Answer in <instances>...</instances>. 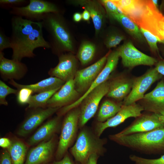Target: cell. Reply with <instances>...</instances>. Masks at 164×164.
<instances>
[{"mask_svg":"<svg viewBox=\"0 0 164 164\" xmlns=\"http://www.w3.org/2000/svg\"><path fill=\"white\" fill-rule=\"evenodd\" d=\"M12 33L10 38L12 50V59L21 61L25 57L33 58L38 48L50 49L44 39L41 22H36L14 15L11 20Z\"/></svg>","mask_w":164,"mask_h":164,"instance_id":"cell-1","label":"cell"},{"mask_svg":"<svg viewBox=\"0 0 164 164\" xmlns=\"http://www.w3.org/2000/svg\"><path fill=\"white\" fill-rule=\"evenodd\" d=\"M109 138L120 145L146 154L164 152V127L121 136L111 135Z\"/></svg>","mask_w":164,"mask_h":164,"instance_id":"cell-2","label":"cell"},{"mask_svg":"<svg viewBox=\"0 0 164 164\" xmlns=\"http://www.w3.org/2000/svg\"><path fill=\"white\" fill-rule=\"evenodd\" d=\"M48 33L49 42L52 52L59 55L64 52L72 53L74 50L72 36L67 23L60 13L45 15L40 21Z\"/></svg>","mask_w":164,"mask_h":164,"instance_id":"cell-3","label":"cell"},{"mask_svg":"<svg viewBox=\"0 0 164 164\" xmlns=\"http://www.w3.org/2000/svg\"><path fill=\"white\" fill-rule=\"evenodd\" d=\"M107 142L106 138H100L91 129L84 127L81 128L70 152L77 162L86 164L92 154H96L100 156L104 155L106 152L104 146Z\"/></svg>","mask_w":164,"mask_h":164,"instance_id":"cell-4","label":"cell"},{"mask_svg":"<svg viewBox=\"0 0 164 164\" xmlns=\"http://www.w3.org/2000/svg\"><path fill=\"white\" fill-rule=\"evenodd\" d=\"M131 19L140 28L149 31L164 44V15L152 0H141Z\"/></svg>","mask_w":164,"mask_h":164,"instance_id":"cell-5","label":"cell"},{"mask_svg":"<svg viewBox=\"0 0 164 164\" xmlns=\"http://www.w3.org/2000/svg\"><path fill=\"white\" fill-rule=\"evenodd\" d=\"M80 114V108L78 107L65 114L56 153V158L57 160L63 158L76 137L79 128Z\"/></svg>","mask_w":164,"mask_h":164,"instance_id":"cell-6","label":"cell"},{"mask_svg":"<svg viewBox=\"0 0 164 164\" xmlns=\"http://www.w3.org/2000/svg\"><path fill=\"white\" fill-rule=\"evenodd\" d=\"M61 13L58 6L55 3L44 0H30L25 6L15 7L10 11L11 14L36 22H40L46 14Z\"/></svg>","mask_w":164,"mask_h":164,"instance_id":"cell-7","label":"cell"},{"mask_svg":"<svg viewBox=\"0 0 164 164\" xmlns=\"http://www.w3.org/2000/svg\"><path fill=\"white\" fill-rule=\"evenodd\" d=\"M119 57L117 50L109 53L104 67L87 90L74 102L60 108L57 112V116L61 117L72 109L78 107L91 92L101 84L108 80L110 74L116 67Z\"/></svg>","mask_w":164,"mask_h":164,"instance_id":"cell-8","label":"cell"},{"mask_svg":"<svg viewBox=\"0 0 164 164\" xmlns=\"http://www.w3.org/2000/svg\"><path fill=\"white\" fill-rule=\"evenodd\" d=\"M109 84V81L107 80L101 84L91 92L83 101L80 104L79 128L84 127L94 115L101 100L108 92Z\"/></svg>","mask_w":164,"mask_h":164,"instance_id":"cell-9","label":"cell"},{"mask_svg":"<svg viewBox=\"0 0 164 164\" xmlns=\"http://www.w3.org/2000/svg\"><path fill=\"white\" fill-rule=\"evenodd\" d=\"M162 76L154 67L149 69L142 75L134 78L131 91L123 101V105L132 104L142 99L152 84Z\"/></svg>","mask_w":164,"mask_h":164,"instance_id":"cell-10","label":"cell"},{"mask_svg":"<svg viewBox=\"0 0 164 164\" xmlns=\"http://www.w3.org/2000/svg\"><path fill=\"white\" fill-rule=\"evenodd\" d=\"M117 50L122 65L127 68L131 69L141 65L152 66L157 62L155 58L138 50L130 41L124 43Z\"/></svg>","mask_w":164,"mask_h":164,"instance_id":"cell-11","label":"cell"},{"mask_svg":"<svg viewBox=\"0 0 164 164\" xmlns=\"http://www.w3.org/2000/svg\"><path fill=\"white\" fill-rule=\"evenodd\" d=\"M108 53L91 65L77 70L74 79L76 89L84 94L89 89L104 67Z\"/></svg>","mask_w":164,"mask_h":164,"instance_id":"cell-12","label":"cell"},{"mask_svg":"<svg viewBox=\"0 0 164 164\" xmlns=\"http://www.w3.org/2000/svg\"><path fill=\"white\" fill-rule=\"evenodd\" d=\"M143 111V108L139 104L135 103L127 105H123L120 110L114 116L104 122H97L93 131L100 137L105 129L116 127L129 118H136L141 115Z\"/></svg>","mask_w":164,"mask_h":164,"instance_id":"cell-13","label":"cell"},{"mask_svg":"<svg viewBox=\"0 0 164 164\" xmlns=\"http://www.w3.org/2000/svg\"><path fill=\"white\" fill-rule=\"evenodd\" d=\"M159 114H142L130 125L119 132L114 134L117 136L134 133L147 132L164 127V124L159 120Z\"/></svg>","mask_w":164,"mask_h":164,"instance_id":"cell-14","label":"cell"},{"mask_svg":"<svg viewBox=\"0 0 164 164\" xmlns=\"http://www.w3.org/2000/svg\"><path fill=\"white\" fill-rule=\"evenodd\" d=\"M60 108L48 107L32 109L33 110L27 116L19 127L17 134L21 137L26 136L46 119L57 112Z\"/></svg>","mask_w":164,"mask_h":164,"instance_id":"cell-15","label":"cell"},{"mask_svg":"<svg viewBox=\"0 0 164 164\" xmlns=\"http://www.w3.org/2000/svg\"><path fill=\"white\" fill-rule=\"evenodd\" d=\"M77 70V60L71 53L59 55V62L48 72L50 77L58 78L66 82L74 79Z\"/></svg>","mask_w":164,"mask_h":164,"instance_id":"cell-16","label":"cell"},{"mask_svg":"<svg viewBox=\"0 0 164 164\" xmlns=\"http://www.w3.org/2000/svg\"><path fill=\"white\" fill-rule=\"evenodd\" d=\"M75 88L74 79L67 82L48 101L46 108H59L70 105L80 97Z\"/></svg>","mask_w":164,"mask_h":164,"instance_id":"cell-17","label":"cell"},{"mask_svg":"<svg viewBox=\"0 0 164 164\" xmlns=\"http://www.w3.org/2000/svg\"><path fill=\"white\" fill-rule=\"evenodd\" d=\"M139 104L144 110L159 115L164 114V80H161L150 92L145 94Z\"/></svg>","mask_w":164,"mask_h":164,"instance_id":"cell-18","label":"cell"},{"mask_svg":"<svg viewBox=\"0 0 164 164\" xmlns=\"http://www.w3.org/2000/svg\"><path fill=\"white\" fill-rule=\"evenodd\" d=\"M28 71L25 64L21 61L6 58L4 52H0V74L4 80H20Z\"/></svg>","mask_w":164,"mask_h":164,"instance_id":"cell-19","label":"cell"},{"mask_svg":"<svg viewBox=\"0 0 164 164\" xmlns=\"http://www.w3.org/2000/svg\"><path fill=\"white\" fill-rule=\"evenodd\" d=\"M56 145L54 136L41 142L28 152L24 164H44L52 158Z\"/></svg>","mask_w":164,"mask_h":164,"instance_id":"cell-20","label":"cell"},{"mask_svg":"<svg viewBox=\"0 0 164 164\" xmlns=\"http://www.w3.org/2000/svg\"><path fill=\"white\" fill-rule=\"evenodd\" d=\"M70 4L81 6L90 13L94 25L96 35L101 30L106 17L105 10L99 2L94 0H77L67 1Z\"/></svg>","mask_w":164,"mask_h":164,"instance_id":"cell-21","label":"cell"},{"mask_svg":"<svg viewBox=\"0 0 164 164\" xmlns=\"http://www.w3.org/2000/svg\"><path fill=\"white\" fill-rule=\"evenodd\" d=\"M133 80V79L124 75L114 77L109 81V90L106 96L116 101L123 102L131 91Z\"/></svg>","mask_w":164,"mask_h":164,"instance_id":"cell-22","label":"cell"},{"mask_svg":"<svg viewBox=\"0 0 164 164\" xmlns=\"http://www.w3.org/2000/svg\"><path fill=\"white\" fill-rule=\"evenodd\" d=\"M60 117L57 116L43 124L29 138L27 144L34 145L54 136L60 127Z\"/></svg>","mask_w":164,"mask_h":164,"instance_id":"cell-23","label":"cell"},{"mask_svg":"<svg viewBox=\"0 0 164 164\" xmlns=\"http://www.w3.org/2000/svg\"><path fill=\"white\" fill-rule=\"evenodd\" d=\"M65 82L58 78L50 77L34 84H22L17 83L13 80H9L8 83L18 90L22 88H26L31 90L33 93L38 94L60 88Z\"/></svg>","mask_w":164,"mask_h":164,"instance_id":"cell-24","label":"cell"},{"mask_svg":"<svg viewBox=\"0 0 164 164\" xmlns=\"http://www.w3.org/2000/svg\"><path fill=\"white\" fill-rule=\"evenodd\" d=\"M108 15L117 21L133 39L140 43H146L140 28L130 18L123 13H112Z\"/></svg>","mask_w":164,"mask_h":164,"instance_id":"cell-25","label":"cell"},{"mask_svg":"<svg viewBox=\"0 0 164 164\" xmlns=\"http://www.w3.org/2000/svg\"><path fill=\"white\" fill-rule=\"evenodd\" d=\"M122 105V102L105 100L98 111L97 117V122H104L114 116L120 110Z\"/></svg>","mask_w":164,"mask_h":164,"instance_id":"cell-26","label":"cell"},{"mask_svg":"<svg viewBox=\"0 0 164 164\" xmlns=\"http://www.w3.org/2000/svg\"><path fill=\"white\" fill-rule=\"evenodd\" d=\"M12 159V164H24L27 151V147L22 141L12 142L7 149Z\"/></svg>","mask_w":164,"mask_h":164,"instance_id":"cell-27","label":"cell"},{"mask_svg":"<svg viewBox=\"0 0 164 164\" xmlns=\"http://www.w3.org/2000/svg\"><path fill=\"white\" fill-rule=\"evenodd\" d=\"M60 88L46 91L32 95L28 103L27 109L46 108L48 101Z\"/></svg>","mask_w":164,"mask_h":164,"instance_id":"cell-28","label":"cell"},{"mask_svg":"<svg viewBox=\"0 0 164 164\" xmlns=\"http://www.w3.org/2000/svg\"><path fill=\"white\" fill-rule=\"evenodd\" d=\"M96 51V47L93 43L84 41L81 44L77 53V57L81 63L85 65L93 59Z\"/></svg>","mask_w":164,"mask_h":164,"instance_id":"cell-29","label":"cell"},{"mask_svg":"<svg viewBox=\"0 0 164 164\" xmlns=\"http://www.w3.org/2000/svg\"><path fill=\"white\" fill-rule=\"evenodd\" d=\"M140 31L150 47L151 51L159 54L157 43H161L160 40L149 31L140 28Z\"/></svg>","mask_w":164,"mask_h":164,"instance_id":"cell-30","label":"cell"},{"mask_svg":"<svg viewBox=\"0 0 164 164\" xmlns=\"http://www.w3.org/2000/svg\"><path fill=\"white\" fill-rule=\"evenodd\" d=\"M125 39L123 35L116 32L109 33L106 38L104 43L108 49L116 47Z\"/></svg>","mask_w":164,"mask_h":164,"instance_id":"cell-31","label":"cell"},{"mask_svg":"<svg viewBox=\"0 0 164 164\" xmlns=\"http://www.w3.org/2000/svg\"><path fill=\"white\" fill-rule=\"evenodd\" d=\"M18 91L17 89H13L8 86L4 82L0 80V104L5 106L8 105L6 100L7 96L10 94L15 95Z\"/></svg>","mask_w":164,"mask_h":164,"instance_id":"cell-32","label":"cell"},{"mask_svg":"<svg viewBox=\"0 0 164 164\" xmlns=\"http://www.w3.org/2000/svg\"><path fill=\"white\" fill-rule=\"evenodd\" d=\"M129 158L135 164H164V153L155 159H146L134 155H130Z\"/></svg>","mask_w":164,"mask_h":164,"instance_id":"cell-33","label":"cell"},{"mask_svg":"<svg viewBox=\"0 0 164 164\" xmlns=\"http://www.w3.org/2000/svg\"><path fill=\"white\" fill-rule=\"evenodd\" d=\"M33 93L31 90L26 88H22L18 90L16 95L17 102L22 105L28 104L30 98Z\"/></svg>","mask_w":164,"mask_h":164,"instance_id":"cell-34","label":"cell"},{"mask_svg":"<svg viewBox=\"0 0 164 164\" xmlns=\"http://www.w3.org/2000/svg\"><path fill=\"white\" fill-rule=\"evenodd\" d=\"M29 1L26 0H0V7L4 9L12 8L25 6Z\"/></svg>","mask_w":164,"mask_h":164,"instance_id":"cell-35","label":"cell"},{"mask_svg":"<svg viewBox=\"0 0 164 164\" xmlns=\"http://www.w3.org/2000/svg\"><path fill=\"white\" fill-rule=\"evenodd\" d=\"M99 2L104 7L108 15L112 13H123L111 0H102Z\"/></svg>","mask_w":164,"mask_h":164,"instance_id":"cell-36","label":"cell"},{"mask_svg":"<svg viewBox=\"0 0 164 164\" xmlns=\"http://www.w3.org/2000/svg\"><path fill=\"white\" fill-rule=\"evenodd\" d=\"M11 45L9 37L7 36L2 30H0V52L5 49L11 48Z\"/></svg>","mask_w":164,"mask_h":164,"instance_id":"cell-37","label":"cell"},{"mask_svg":"<svg viewBox=\"0 0 164 164\" xmlns=\"http://www.w3.org/2000/svg\"><path fill=\"white\" fill-rule=\"evenodd\" d=\"M0 164H12L11 156L8 150H3L1 153Z\"/></svg>","mask_w":164,"mask_h":164,"instance_id":"cell-38","label":"cell"},{"mask_svg":"<svg viewBox=\"0 0 164 164\" xmlns=\"http://www.w3.org/2000/svg\"><path fill=\"white\" fill-rule=\"evenodd\" d=\"M52 164H76L67 153L62 159L54 161Z\"/></svg>","mask_w":164,"mask_h":164,"instance_id":"cell-39","label":"cell"},{"mask_svg":"<svg viewBox=\"0 0 164 164\" xmlns=\"http://www.w3.org/2000/svg\"><path fill=\"white\" fill-rule=\"evenodd\" d=\"M12 142L8 138H0V146L3 148L8 149L11 145Z\"/></svg>","mask_w":164,"mask_h":164,"instance_id":"cell-40","label":"cell"},{"mask_svg":"<svg viewBox=\"0 0 164 164\" xmlns=\"http://www.w3.org/2000/svg\"><path fill=\"white\" fill-rule=\"evenodd\" d=\"M157 72L162 76H164V60L157 62L155 67Z\"/></svg>","mask_w":164,"mask_h":164,"instance_id":"cell-41","label":"cell"},{"mask_svg":"<svg viewBox=\"0 0 164 164\" xmlns=\"http://www.w3.org/2000/svg\"><path fill=\"white\" fill-rule=\"evenodd\" d=\"M99 157L96 154H92L89 157L86 164H97Z\"/></svg>","mask_w":164,"mask_h":164,"instance_id":"cell-42","label":"cell"},{"mask_svg":"<svg viewBox=\"0 0 164 164\" xmlns=\"http://www.w3.org/2000/svg\"><path fill=\"white\" fill-rule=\"evenodd\" d=\"M82 19L86 21H89L91 17L89 12L86 9H84L82 13Z\"/></svg>","mask_w":164,"mask_h":164,"instance_id":"cell-43","label":"cell"},{"mask_svg":"<svg viewBox=\"0 0 164 164\" xmlns=\"http://www.w3.org/2000/svg\"><path fill=\"white\" fill-rule=\"evenodd\" d=\"M73 18L74 22H80L82 19V14L78 12H75L73 14Z\"/></svg>","mask_w":164,"mask_h":164,"instance_id":"cell-44","label":"cell"},{"mask_svg":"<svg viewBox=\"0 0 164 164\" xmlns=\"http://www.w3.org/2000/svg\"><path fill=\"white\" fill-rule=\"evenodd\" d=\"M159 9L162 13V12H164V0L162 1L161 4L159 7Z\"/></svg>","mask_w":164,"mask_h":164,"instance_id":"cell-45","label":"cell"},{"mask_svg":"<svg viewBox=\"0 0 164 164\" xmlns=\"http://www.w3.org/2000/svg\"><path fill=\"white\" fill-rule=\"evenodd\" d=\"M152 1L154 6L157 8L159 9L158 4V0H152Z\"/></svg>","mask_w":164,"mask_h":164,"instance_id":"cell-46","label":"cell"},{"mask_svg":"<svg viewBox=\"0 0 164 164\" xmlns=\"http://www.w3.org/2000/svg\"><path fill=\"white\" fill-rule=\"evenodd\" d=\"M159 120L163 124H164V114L162 115H159Z\"/></svg>","mask_w":164,"mask_h":164,"instance_id":"cell-47","label":"cell"},{"mask_svg":"<svg viewBox=\"0 0 164 164\" xmlns=\"http://www.w3.org/2000/svg\"><path fill=\"white\" fill-rule=\"evenodd\" d=\"M46 164V163H45V164Z\"/></svg>","mask_w":164,"mask_h":164,"instance_id":"cell-48","label":"cell"}]
</instances>
